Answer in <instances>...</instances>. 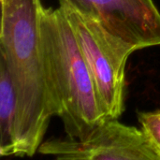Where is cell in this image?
I'll use <instances>...</instances> for the list:
<instances>
[{
	"instance_id": "obj_3",
	"label": "cell",
	"mask_w": 160,
	"mask_h": 160,
	"mask_svg": "<svg viewBox=\"0 0 160 160\" xmlns=\"http://www.w3.org/2000/svg\"><path fill=\"white\" fill-rule=\"evenodd\" d=\"M92 74L98 100L108 120L125 110V70L129 55L138 48L111 33L99 21L60 3Z\"/></svg>"
},
{
	"instance_id": "obj_2",
	"label": "cell",
	"mask_w": 160,
	"mask_h": 160,
	"mask_svg": "<svg viewBox=\"0 0 160 160\" xmlns=\"http://www.w3.org/2000/svg\"><path fill=\"white\" fill-rule=\"evenodd\" d=\"M40 36L51 91L68 138L82 140L108 120L62 6L43 8Z\"/></svg>"
},
{
	"instance_id": "obj_4",
	"label": "cell",
	"mask_w": 160,
	"mask_h": 160,
	"mask_svg": "<svg viewBox=\"0 0 160 160\" xmlns=\"http://www.w3.org/2000/svg\"><path fill=\"white\" fill-rule=\"evenodd\" d=\"M38 153L57 159L160 160L142 129L117 119L104 121L82 140H49L40 144Z\"/></svg>"
},
{
	"instance_id": "obj_6",
	"label": "cell",
	"mask_w": 160,
	"mask_h": 160,
	"mask_svg": "<svg viewBox=\"0 0 160 160\" xmlns=\"http://www.w3.org/2000/svg\"><path fill=\"white\" fill-rule=\"evenodd\" d=\"M21 115L10 74L0 60V155L21 157Z\"/></svg>"
},
{
	"instance_id": "obj_1",
	"label": "cell",
	"mask_w": 160,
	"mask_h": 160,
	"mask_svg": "<svg viewBox=\"0 0 160 160\" xmlns=\"http://www.w3.org/2000/svg\"><path fill=\"white\" fill-rule=\"evenodd\" d=\"M40 0H1L0 60L10 74L21 115V157L34 156L58 115L40 36Z\"/></svg>"
},
{
	"instance_id": "obj_7",
	"label": "cell",
	"mask_w": 160,
	"mask_h": 160,
	"mask_svg": "<svg viewBox=\"0 0 160 160\" xmlns=\"http://www.w3.org/2000/svg\"><path fill=\"white\" fill-rule=\"evenodd\" d=\"M138 120L142 131L160 156V109L138 112Z\"/></svg>"
},
{
	"instance_id": "obj_5",
	"label": "cell",
	"mask_w": 160,
	"mask_h": 160,
	"mask_svg": "<svg viewBox=\"0 0 160 160\" xmlns=\"http://www.w3.org/2000/svg\"><path fill=\"white\" fill-rule=\"evenodd\" d=\"M99 21L138 50L160 45V11L154 0H60Z\"/></svg>"
}]
</instances>
